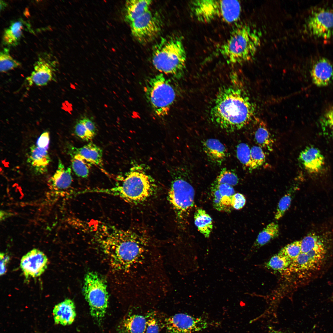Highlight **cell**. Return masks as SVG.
I'll list each match as a JSON object with an SVG mask.
<instances>
[{"instance_id": "6da1fadb", "label": "cell", "mask_w": 333, "mask_h": 333, "mask_svg": "<svg viewBox=\"0 0 333 333\" xmlns=\"http://www.w3.org/2000/svg\"><path fill=\"white\" fill-rule=\"evenodd\" d=\"M94 239L112 267L120 271L136 251L151 241L147 237L130 230L118 228L106 224H98Z\"/></svg>"}, {"instance_id": "7a4b0ae2", "label": "cell", "mask_w": 333, "mask_h": 333, "mask_svg": "<svg viewBox=\"0 0 333 333\" xmlns=\"http://www.w3.org/2000/svg\"><path fill=\"white\" fill-rule=\"evenodd\" d=\"M255 108L241 89L227 86L218 93L212 108V121L221 129L232 132L242 129L254 117Z\"/></svg>"}, {"instance_id": "3957f363", "label": "cell", "mask_w": 333, "mask_h": 333, "mask_svg": "<svg viewBox=\"0 0 333 333\" xmlns=\"http://www.w3.org/2000/svg\"><path fill=\"white\" fill-rule=\"evenodd\" d=\"M156 186L153 178L143 167L134 165L123 175L118 178L114 187L106 189H93L92 192H101L121 198L134 204L143 203L154 193Z\"/></svg>"}, {"instance_id": "277c9868", "label": "cell", "mask_w": 333, "mask_h": 333, "mask_svg": "<svg viewBox=\"0 0 333 333\" xmlns=\"http://www.w3.org/2000/svg\"><path fill=\"white\" fill-rule=\"evenodd\" d=\"M261 43V36L255 28L246 24L239 25L220 47V54L232 64L242 63L254 56Z\"/></svg>"}, {"instance_id": "5b68a950", "label": "cell", "mask_w": 333, "mask_h": 333, "mask_svg": "<svg viewBox=\"0 0 333 333\" xmlns=\"http://www.w3.org/2000/svg\"><path fill=\"white\" fill-rule=\"evenodd\" d=\"M186 60L183 41L178 36L163 38L153 47V64L163 73L179 78L185 69Z\"/></svg>"}, {"instance_id": "8992f818", "label": "cell", "mask_w": 333, "mask_h": 333, "mask_svg": "<svg viewBox=\"0 0 333 333\" xmlns=\"http://www.w3.org/2000/svg\"><path fill=\"white\" fill-rule=\"evenodd\" d=\"M191 12L198 21L208 23L220 19L228 23L238 21L241 6L237 0H194L190 3Z\"/></svg>"}, {"instance_id": "52a82bcc", "label": "cell", "mask_w": 333, "mask_h": 333, "mask_svg": "<svg viewBox=\"0 0 333 333\" xmlns=\"http://www.w3.org/2000/svg\"><path fill=\"white\" fill-rule=\"evenodd\" d=\"M146 99L154 113L162 117L167 115L175 101L176 90L172 81L162 73L150 78L146 83Z\"/></svg>"}, {"instance_id": "ba28073f", "label": "cell", "mask_w": 333, "mask_h": 333, "mask_svg": "<svg viewBox=\"0 0 333 333\" xmlns=\"http://www.w3.org/2000/svg\"><path fill=\"white\" fill-rule=\"evenodd\" d=\"M83 292L90 307L91 315L98 325L101 323L108 306L109 297L104 280L97 274L89 272L84 278Z\"/></svg>"}, {"instance_id": "9c48e42d", "label": "cell", "mask_w": 333, "mask_h": 333, "mask_svg": "<svg viewBox=\"0 0 333 333\" xmlns=\"http://www.w3.org/2000/svg\"><path fill=\"white\" fill-rule=\"evenodd\" d=\"M168 195L176 219L181 223L194 206L195 192L193 187L186 179L178 176L172 180Z\"/></svg>"}, {"instance_id": "30bf717a", "label": "cell", "mask_w": 333, "mask_h": 333, "mask_svg": "<svg viewBox=\"0 0 333 333\" xmlns=\"http://www.w3.org/2000/svg\"><path fill=\"white\" fill-rule=\"evenodd\" d=\"M305 28L314 38L329 39L333 35V10L321 8L313 11L306 19Z\"/></svg>"}, {"instance_id": "8fae6325", "label": "cell", "mask_w": 333, "mask_h": 333, "mask_svg": "<svg viewBox=\"0 0 333 333\" xmlns=\"http://www.w3.org/2000/svg\"><path fill=\"white\" fill-rule=\"evenodd\" d=\"M130 23L132 35L142 43L152 40L161 30L159 19L149 10Z\"/></svg>"}, {"instance_id": "7c38bea8", "label": "cell", "mask_w": 333, "mask_h": 333, "mask_svg": "<svg viewBox=\"0 0 333 333\" xmlns=\"http://www.w3.org/2000/svg\"><path fill=\"white\" fill-rule=\"evenodd\" d=\"M208 323L201 318L188 314L178 313L165 320V325L168 333H196L206 328Z\"/></svg>"}, {"instance_id": "4fadbf2b", "label": "cell", "mask_w": 333, "mask_h": 333, "mask_svg": "<svg viewBox=\"0 0 333 333\" xmlns=\"http://www.w3.org/2000/svg\"><path fill=\"white\" fill-rule=\"evenodd\" d=\"M48 264L46 255L39 250L34 249L22 257L20 267L27 279L40 276L46 269Z\"/></svg>"}, {"instance_id": "5bb4252c", "label": "cell", "mask_w": 333, "mask_h": 333, "mask_svg": "<svg viewBox=\"0 0 333 333\" xmlns=\"http://www.w3.org/2000/svg\"><path fill=\"white\" fill-rule=\"evenodd\" d=\"M313 84L324 87L333 83V64L328 59L321 57L313 64L310 71Z\"/></svg>"}, {"instance_id": "9a60e30c", "label": "cell", "mask_w": 333, "mask_h": 333, "mask_svg": "<svg viewBox=\"0 0 333 333\" xmlns=\"http://www.w3.org/2000/svg\"><path fill=\"white\" fill-rule=\"evenodd\" d=\"M55 69L52 64L44 58L39 57L34 64V69L26 80L30 85H47L54 79Z\"/></svg>"}, {"instance_id": "2e32d148", "label": "cell", "mask_w": 333, "mask_h": 333, "mask_svg": "<svg viewBox=\"0 0 333 333\" xmlns=\"http://www.w3.org/2000/svg\"><path fill=\"white\" fill-rule=\"evenodd\" d=\"M299 159L305 170L311 174L319 172L324 164V158L320 150L313 146H308L300 153Z\"/></svg>"}, {"instance_id": "e0dca14e", "label": "cell", "mask_w": 333, "mask_h": 333, "mask_svg": "<svg viewBox=\"0 0 333 333\" xmlns=\"http://www.w3.org/2000/svg\"><path fill=\"white\" fill-rule=\"evenodd\" d=\"M27 160L33 171L39 175L47 172L51 159L47 150L33 145L30 147Z\"/></svg>"}, {"instance_id": "ac0fdd59", "label": "cell", "mask_w": 333, "mask_h": 333, "mask_svg": "<svg viewBox=\"0 0 333 333\" xmlns=\"http://www.w3.org/2000/svg\"><path fill=\"white\" fill-rule=\"evenodd\" d=\"M75 304L69 299H66L56 305L53 310L55 323L63 326L71 324L76 316Z\"/></svg>"}, {"instance_id": "d6986e66", "label": "cell", "mask_w": 333, "mask_h": 333, "mask_svg": "<svg viewBox=\"0 0 333 333\" xmlns=\"http://www.w3.org/2000/svg\"><path fill=\"white\" fill-rule=\"evenodd\" d=\"M146 326L145 316L130 313L119 323L117 331L118 333H145Z\"/></svg>"}, {"instance_id": "ffe728a7", "label": "cell", "mask_w": 333, "mask_h": 333, "mask_svg": "<svg viewBox=\"0 0 333 333\" xmlns=\"http://www.w3.org/2000/svg\"><path fill=\"white\" fill-rule=\"evenodd\" d=\"M72 181L71 169L65 166L59 159L56 170L48 181L50 188L57 191L66 190L70 187Z\"/></svg>"}, {"instance_id": "44dd1931", "label": "cell", "mask_w": 333, "mask_h": 333, "mask_svg": "<svg viewBox=\"0 0 333 333\" xmlns=\"http://www.w3.org/2000/svg\"><path fill=\"white\" fill-rule=\"evenodd\" d=\"M203 149L209 160L220 165L225 160L228 152L225 146L218 140L209 138L203 143Z\"/></svg>"}, {"instance_id": "7402d4cb", "label": "cell", "mask_w": 333, "mask_h": 333, "mask_svg": "<svg viewBox=\"0 0 333 333\" xmlns=\"http://www.w3.org/2000/svg\"><path fill=\"white\" fill-rule=\"evenodd\" d=\"M69 153L80 155L92 165L101 167L102 166V150L92 142H90L79 148L71 147Z\"/></svg>"}, {"instance_id": "603a6c76", "label": "cell", "mask_w": 333, "mask_h": 333, "mask_svg": "<svg viewBox=\"0 0 333 333\" xmlns=\"http://www.w3.org/2000/svg\"><path fill=\"white\" fill-rule=\"evenodd\" d=\"M253 135L254 141L258 146L270 151L273 149V141L266 124L255 117Z\"/></svg>"}, {"instance_id": "cb8c5ba5", "label": "cell", "mask_w": 333, "mask_h": 333, "mask_svg": "<svg viewBox=\"0 0 333 333\" xmlns=\"http://www.w3.org/2000/svg\"><path fill=\"white\" fill-rule=\"evenodd\" d=\"M151 0L127 1L125 4L126 20L130 23L149 10Z\"/></svg>"}, {"instance_id": "d4e9b609", "label": "cell", "mask_w": 333, "mask_h": 333, "mask_svg": "<svg viewBox=\"0 0 333 333\" xmlns=\"http://www.w3.org/2000/svg\"><path fill=\"white\" fill-rule=\"evenodd\" d=\"M24 23L19 20L12 23L4 31L2 36L4 44L9 46H15L19 43L23 35Z\"/></svg>"}, {"instance_id": "484cf974", "label": "cell", "mask_w": 333, "mask_h": 333, "mask_svg": "<svg viewBox=\"0 0 333 333\" xmlns=\"http://www.w3.org/2000/svg\"><path fill=\"white\" fill-rule=\"evenodd\" d=\"M194 223L199 231L206 237H209L213 228L212 218L204 210L197 209L194 215Z\"/></svg>"}, {"instance_id": "4316f807", "label": "cell", "mask_w": 333, "mask_h": 333, "mask_svg": "<svg viewBox=\"0 0 333 333\" xmlns=\"http://www.w3.org/2000/svg\"><path fill=\"white\" fill-rule=\"evenodd\" d=\"M279 228L278 224L272 222L268 224L259 234L253 247L258 249L278 236Z\"/></svg>"}, {"instance_id": "83f0119b", "label": "cell", "mask_w": 333, "mask_h": 333, "mask_svg": "<svg viewBox=\"0 0 333 333\" xmlns=\"http://www.w3.org/2000/svg\"><path fill=\"white\" fill-rule=\"evenodd\" d=\"M69 154L71 156L72 169L75 174L80 177L87 178L92 165L78 154Z\"/></svg>"}, {"instance_id": "f1b7e54d", "label": "cell", "mask_w": 333, "mask_h": 333, "mask_svg": "<svg viewBox=\"0 0 333 333\" xmlns=\"http://www.w3.org/2000/svg\"><path fill=\"white\" fill-rule=\"evenodd\" d=\"M21 64L10 55L9 49L4 48L0 53V71L6 72L19 67Z\"/></svg>"}, {"instance_id": "f546056e", "label": "cell", "mask_w": 333, "mask_h": 333, "mask_svg": "<svg viewBox=\"0 0 333 333\" xmlns=\"http://www.w3.org/2000/svg\"><path fill=\"white\" fill-rule=\"evenodd\" d=\"M291 261L289 258L279 253L271 258L266 266L273 270H282L289 266Z\"/></svg>"}, {"instance_id": "4dcf8cb0", "label": "cell", "mask_w": 333, "mask_h": 333, "mask_svg": "<svg viewBox=\"0 0 333 333\" xmlns=\"http://www.w3.org/2000/svg\"><path fill=\"white\" fill-rule=\"evenodd\" d=\"M300 241L301 252L304 253L324 244L320 237L314 233L308 234Z\"/></svg>"}, {"instance_id": "1f68e13d", "label": "cell", "mask_w": 333, "mask_h": 333, "mask_svg": "<svg viewBox=\"0 0 333 333\" xmlns=\"http://www.w3.org/2000/svg\"><path fill=\"white\" fill-rule=\"evenodd\" d=\"M251 165L250 170L261 166L265 161V156L262 149L258 146H253L250 149Z\"/></svg>"}, {"instance_id": "d6a6232c", "label": "cell", "mask_w": 333, "mask_h": 333, "mask_svg": "<svg viewBox=\"0 0 333 333\" xmlns=\"http://www.w3.org/2000/svg\"><path fill=\"white\" fill-rule=\"evenodd\" d=\"M236 153L237 158L240 162L250 170V148L248 145L245 143L239 144L237 146Z\"/></svg>"}, {"instance_id": "836d02e7", "label": "cell", "mask_w": 333, "mask_h": 333, "mask_svg": "<svg viewBox=\"0 0 333 333\" xmlns=\"http://www.w3.org/2000/svg\"><path fill=\"white\" fill-rule=\"evenodd\" d=\"M238 181V177L235 173L224 168L214 181L219 184H225L233 186L237 184Z\"/></svg>"}, {"instance_id": "e575fe53", "label": "cell", "mask_w": 333, "mask_h": 333, "mask_svg": "<svg viewBox=\"0 0 333 333\" xmlns=\"http://www.w3.org/2000/svg\"><path fill=\"white\" fill-rule=\"evenodd\" d=\"M74 132L77 137L86 141L91 140L96 135L84 125L81 119L76 121L74 127Z\"/></svg>"}, {"instance_id": "d590c367", "label": "cell", "mask_w": 333, "mask_h": 333, "mask_svg": "<svg viewBox=\"0 0 333 333\" xmlns=\"http://www.w3.org/2000/svg\"><path fill=\"white\" fill-rule=\"evenodd\" d=\"M301 253L300 240L296 241L287 245L279 252L292 261L296 258Z\"/></svg>"}, {"instance_id": "8d00e7d4", "label": "cell", "mask_w": 333, "mask_h": 333, "mask_svg": "<svg viewBox=\"0 0 333 333\" xmlns=\"http://www.w3.org/2000/svg\"><path fill=\"white\" fill-rule=\"evenodd\" d=\"M155 311L148 312L145 315L147 319V326L145 333H159V322Z\"/></svg>"}, {"instance_id": "74e56055", "label": "cell", "mask_w": 333, "mask_h": 333, "mask_svg": "<svg viewBox=\"0 0 333 333\" xmlns=\"http://www.w3.org/2000/svg\"><path fill=\"white\" fill-rule=\"evenodd\" d=\"M291 201V195L289 193L285 195L280 199L275 216V218L276 219L279 220L282 217L285 212L289 208Z\"/></svg>"}, {"instance_id": "f35d334b", "label": "cell", "mask_w": 333, "mask_h": 333, "mask_svg": "<svg viewBox=\"0 0 333 333\" xmlns=\"http://www.w3.org/2000/svg\"><path fill=\"white\" fill-rule=\"evenodd\" d=\"M320 121L323 127L329 130L333 140V106L325 111L321 117Z\"/></svg>"}, {"instance_id": "ab89813d", "label": "cell", "mask_w": 333, "mask_h": 333, "mask_svg": "<svg viewBox=\"0 0 333 333\" xmlns=\"http://www.w3.org/2000/svg\"><path fill=\"white\" fill-rule=\"evenodd\" d=\"M245 203V197L241 193H235L232 197L231 204L233 209L240 210L243 207Z\"/></svg>"}, {"instance_id": "60d3db41", "label": "cell", "mask_w": 333, "mask_h": 333, "mask_svg": "<svg viewBox=\"0 0 333 333\" xmlns=\"http://www.w3.org/2000/svg\"><path fill=\"white\" fill-rule=\"evenodd\" d=\"M50 143L49 133L48 131L43 132L37 139L36 145L38 147L48 150Z\"/></svg>"}, {"instance_id": "b9f144b4", "label": "cell", "mask_w": 333, "mask_h": 333, "mask_svg": "<svg viewBox=\"0 0 333 333\" xmlns=\"http://www.w3.org/2000/svg\"><path fill=\"white\" fill-rule=\"evenodd\" d=\"M1 276L4 275L6 272L7 265L10 260V257L3 253H0Z\"/></svg>"}, {"instance_id": "7bdbcfd3", "label": "cell", "mask_w": 333, "mask_h": 333, "mask_svg": "<svg viewBox=\"0 0 333 333\" xmlns=\"http://www.w3.org/2000/svg\"><path fill=\"white\" fill-rule=\"evenodd\" d=\"M84 125L94 134L96 135L97 129L95 122L91 119L85 117L81 118Z\"/></svg>"}, {"instance_id": "ee69618b", "label": "cell", "mask_w": 333, "mask_h": 333, "mask_svg": "<svg viewBox=\"0 0 333 333\" xmlns=\"http://www.w3.org/2000/svg\"><path fill=\"white\" fill-rule=\"evenodd\" d=\"M12 214V213L10 212H6L2 210H1L0 220H3L6 218L11 216Z\"/></svg>"}, {"instance_id": "f6af8a7d", "label": "cell", "mask_w": 333, "mask_h": 333, "mask_svg": "<svg viewBox=\"0 0 333 333\" xmlns=\"http://www.w3.org/2000/svg\"><path fill=\"white\" fill-rule=\"evenodd\" d=\"M2 1V2H1V1H0V8H1V10H2V9H3L6 6V3L3 2V1Z\"/></svg>"}, {"instance_id": "bcb514c9", "label": "cell", "mask_w": 333, "mask_h": 333, "mask_svg": "<svg viewBox=\"0 0 333 333\" xmlns=\"http://www.w3.org/2000/svg\"><path fill=\"white\" fill-rule=\"evenodd\" d=\"M270 333H287L284 332H281V331H273V332H271Z\"/></svg>"}]
</instances>
